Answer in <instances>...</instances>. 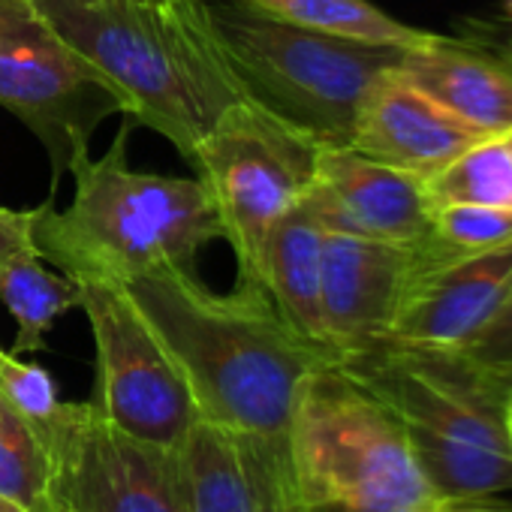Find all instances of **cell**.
Returning <instances> with one entry per match:
<instances>
[{
	"label": "cell",
	"instance_id": "1",
	"mask_svg": "<svg viewBox=\"0 0 512 512\" xmlns=\"http://www.w3.org/2000/svg\"><path fill=\"white\" fill-rule=\"evenodd\" d=\"M121 287L181 368L199 419L232 434H287L305 377L335 362L281 320L266 287L217 296L178 269Z\"/></svg>",
	"mask_w": 512,
	"mask_h": 512
},
{
	"label": "cell",
	"instance_id": "2",
	"mask_svg": "<svg viewBox=\"0 0 512 512\" xmlns=\"http://www.w3.org/2000/svg\"><path fill=\"white\" fill-rule=\"evenodd\" d=\"M52 28L124 100V115L166 136L184 160L247 97L211 0H34Z\"/></svg>",
	"mask_w": 512,
	"mask_h": 512
},
{
	"label": "cell",
	"instance_id": "3",
	"mask_svg": "<svg viewBox=\"0 0 512 512\" xmlns=\"http://www.w3.org/2000/svg\"><path fill=\"white\" fill-rule=\"evenodd\" d=\"M130 130L133 124H124L100 160L85 157L70 169L76 196L67 211H55L52 196L37 208V250L76 284H127L166 269L193 272L196 253L223 238L199 178L130 169Z\"/></svg>",
	"mask_w": 512,
	"mask_h": 512
},
{
	"label": "cell",
	"instance_id": "4",
	"mask_svg": "<svg viewBox=\"0 0 512 512\" xmlns=\"http://www.w3.org/2000/svg\"><path fill=\"white\" fill-rule=\"evenodd\" d=\"M338 365L395 413L422 470L446 500L512 491L506 386L458 350L380 341Z\"/></svg>",
	"mask_w": 512,
	"mask_h": 512
},
{
	"label": "cell",
	"instance_id": "5",
	"mask_svg": "<svg viewBox=\"0 0 512 512\" xmlns=\"http://www.w3.org/2000/svg\"><path fill=\"white\" fill-rule=\"evenodd\" d=\"M287 446L314 512H434L446 503L395 413L338 362L305 377Z\"/></svg>",
	"mask_w": 512,
	"mask_h": 512
},
{
	"label": "cell",
	"instance_id": "6",
	"mask_svg": "<svg viewBox=\"0 0 512 512\" xmlns=\"http://www.w3.org/2000/svg\"><path fill=\"white\" fill-rule=\"evenodd\" d=\"M211 10L247 97L320 145H350L365 97L407 52L296 28L235 0H211Z\"/></svg>",
	"mask_w": 512,
	"mask_h": 512
},
{
	"label": "cell",
	"instance_id": "7",
	"mask_svg": "<svg viewBox=\"0 0 512 512\" xmlns=\"http://www.w3.org/2000/svg\"><path fill=\"white\" fill-rule=\"evenodd\" d=\"M320 142L250 97L232 103L196 142L199 166L223 238L232 244L238 281L263 287V247L275 223L314 184Z\"/></svg>",
	"mask_w": 512,
	"mask_h": 512
},
{
	"label": "cell",
	"instance_id": "8",
	"mask_svg": "<svg viewBox=\"0 0 512 512\" xmlns=\"http://www.w3.org/2000/svg\"><path fill=\"white\" fill-rule=\"evenodd\" d=\"M0 106L10 109L52 160V193L64 172L91 157L94 130L124 115L109 79L79 55L34 0H0Z\"/></svg>",
	"mask_w": 512,
	"mask_h": 512
},
{
	"label": "cell",
	"instance_id": "9",
	"mask_svg": "<svg viewBox=\"0 0 512 512\" xmlns=\"http://www.w3.org/2000/svg\"><path fill=\"white\" fill-rule=\"evenodd\" d=\"M79 290L97 347L91 404L133 437L178 446L199 419L181 368L121 284L82 281Z\"/></svg>",
	"mask_w": 512,
	"mask_h": 512
},
{
	"label": "cell",
	"instance_id": "10",
	"mask_svg": "<svg viewBox=\"0 0 512 512\" xmlns=\"http://www.w3.org/2000/svg\"><path fill=\"white\" fill-rule=\"evenodd\" d=\"M40 437L49 494L70 512H187L178 446L133 437L94 404H64Z\"/></svg>",
	"mask_w": 512,
	"mask_h": 512
},
{
	"label": "cell",
	"instance_id": "11",
	"mask_svg": "<svg viewBox=\"0 0 512 512\" xmlns=\"http://www.w3.org/2000/svg\"><path fill=\"white\" fill-rule=\"evenodd\" d=\"M512 284V244L446 256L428 238L416 244V263L401 293L386 341L464 350L491 320Z\"/></svg>",
	"mask_w": 512,
	"mask_h": 512
},
{
	"label": "cell",
	"instance_id": "12",
	"mask_svg": "<svg viewBox=\"0 0 512 512\" xmlns=\"http://www.w3.org/2000/svg\"><path fill=\"white\" fill-rule=\"evenodd\" d=\"M302 202L326 232L410 247L431 235L425 184L350 145H320L314 184Z\"/></svg>",
	"mask_w": 512,
	"mask_h": 512
},
{
	"label": "cell",
	"instance_id": "13",
	"mask_svg": "<svg viewBox=\"0 0 512 512\" xmlns=\"http://www.w3.org/2000/svg\"><path fill=\"white\" fill-rule=\"evenodd\" d=\"M413 263L416 244L326 232L323 320L338 362L386 341Z\"/></svg>",
	"mask_w": 512,
	"mask_h": 512
},
{
	"label": "cell",
	"instance_id": "14",
	"mask_svg": "<svg viewBox=\"0 0 512 512\" xmlns=\"http://www.w3.org/2000/svg\"><path fill=\"white\" fill-rule=\"evenodd\" d=\"M479 139H485L479 130L446 112L395 67L365 97L350 148L425 181Z\"/></svg>",
	"mask_w": 512,
	"mask_h": 512
},
{
	"label": "cell",
	"instance_id": "15",
	"mask_svg": "<svg viewBox=\"0 0 512 512\" xmlns=\"http://www.w3.org/2000/svg\"><path fill=\"white\" fill-rule=\"evenodd\" d=\"M398 73L482 136L512 133V64L491 43L431 34L404 52Z\"/></svg>",
	"mask_w": 512,
	"mask_h": 512
},
{
	"label": "cell",
	"instance_id": "16",
	"mask_svg": "<svg viewBox=\"0 0 512 512\" xmlns=\"http://www.w3.org/2000/svg\"><path fill=\"white\" fill-rule=\"evenodd\" d=\"M323 238L326 229L305 202L287 211L263 247V287L281 320L338 362L323 320Z\"/></svg>",
	"mask_w": 512,
	"mask_h": 512
},
{
	"label": "cell",
	"instance_id": "17",
	"mask_svg": "<svg viewBox=\"0 0 512 512\" xmlns=\"http://www.w3.org/2000/svg\"><path fill=\"white\" fill-rule=\"evenodd\" d=\"M187 512H256L241 437L196 419L178 443Z\"/></svg>",
	"mask_w": 512,
	"mask_h": 512
},
{
	"label": "cell",
	"instance_id": "18",
	"mask_svg": "<svg viewBox=\"0 0 512 512\" xmlns=\"http://www.w3.org/2000/svg\"><path fill=\"white\" fill-rule=\"evenodd\" d=\"M0 299L19 326L13 353L25 356L46 350V332L82 305V290L64 272L46 269L37 244H28L0 266Z\"/></svg>",
	"mask_w": 512,
	"mask_h": 512
},
{
	"label": "cell",
	"instance_id": "19",
	"mask_svg": "<svg viewBox=\"0 0 512 512\" xmlns=\"http://www.w3.org/2000/svg\"><path fill=\"white\" fill-rule=\"evenodd\" d=\"M235 4H244L256 13L296 28L359 40L371 46L416 49L431 40L428 31L392 19L377 4H371V0H235Z\"/></svg>",
	"mask_w": 512,
	"mask_h": 512
},
{
	"label": "cell",
	"instance_id": "20",
	"mask_svg": "<svg viewBox=\"0 0 512 512\" xmlns=\"http://www.w3.org/2000/svg\"><path fill=\"white\" fill-rule=\"evenodd\" d=\"M434 205L512 208V148L506 136H485L422 181Z\"/></svg>",
	"mask_w": 512,
	"mask_h": 512
},
{
	"label": "cell",
	"instance_id": "21",
	"mask_svg": "<svg viewBox=\"0 0 512 512\" xmlns=\"http://www.w3.org/2000/svg\"><path fill=\"white\" fill-rule=\"evenodd\" d=\"M0 494L43 512L49 500V452L40 431L0 395Z\"/></svg>",
	"mask_w": 512,
	"mask_h": 512
},
{
	"label": "cell",
	"instance_id": "22",
	"mask_svg": "<svg viewBox=\"0 0 512 512\" xmlns=\"http://www.w3.org/2000/svg\"><path fill=\"white\" fill-rule=\"evenodd\" d=\"M428 244L446 256L488 253L512 244V208L434 205Z\"/></svg>",
	"mask_w": 512,
	"mask_h": 512
},
{
	"label": "cell",
	"instance_id": "23",
	"mask_svg": "<svg viewBox=\"0 0 512 512\" xmlns=\"http://www.w3.org/2000/svg\"><path fill=\"white\" fill-rule=\"evenodd\" d=\"M241 437V434H238ZM244 464L256 491V512H314L299 494L287 434L241 437Z\"/></svg>",
	"mask_w": 512,
	"mask_h": 512
},
{
	"label": "cell",
	"instance_id": "24",
	"mask_svg": "<svg viewBox=\"0 0 512 512\" xmlns=\"http://www.w3.org/2000/svg\"><path fill=\"white\" fill-rule=\"evenodd\" d=\"M0 395H4L37 431H43L64 407L58 398L55 380L31 362H22L16 353L0 350Z\"/></svg>",
	"mask_w": 512,
	"mask_h": 512
},
{
	"label": "cell",
	"instance_id": "25",
	"mask_svg": "<svg viewBox=\"0 0 512 512\" xmlns=\"http://www.w3.org/2000/svg\"><path fill=\"white\" fill-rule=\"evenodd\" d=\"M458 353L494 383L506 389L512 386V284L485 329Z\"/></svg>",
	"mask_w": 512,
	"mask_h": 512
},
{
	"label": "cell",
	"instance_id": "26",
	"mask_svg": "<svg viewBox=\"0 0 512 512\" xmlns=\"http://www.w3.org/2000/svg\"><path fill=\"white\" fill-rule=\"evenodd\" d=\"M34 220H37V208L34 211L0 208V266L22 247L34 244Z\"/></svg>",
	"mask_w": 512,
	"mask_h": 512
},
{
	"label": "cell",
	"instance_id": "27",
	"mask_svg": "<svg viewBox=\"0 0 512 512\" xmlns=\"http://www.w3.org/2000/svg\"><path fill=\"white\" fill-rule=\"evenodd\" d=\"M440 512H512V503L503 497H476V500H446Z\"/></svg>",
	"mask_w": 512,
	"mask_h": 512
},
{
	"label": "cell",
	"instance_id": "28",
	"mask_svg": "<svg viewBox=\"0 0 512 512\" xmlns=\"http://www.w3.org/2000/svg\"><path fill=\"white\" fill-rule=\"evenodd\" d=\"M485 43H491L509 64H512V34H494V31H485Z\"/></svg>",
	"mask_w": 512,
	"mask_h": 512
},
{
	"label": "cell",
	"instance_id": "29",
	"mask_svg": "<svg viewBox=\"0 0 512 512\" xmlns=\"http://www.w3.org/2000/svg\"><path fill=\"white\" fill-rule=\"evenodd\" d=\"M503 422H506V437H509V449H512V386L506 389V401H503Z\"/></svg>",
	"mask_w": 512,
	"mask_h": 512
},
{
	"label": "cell",
	"instance_id": "30",
	"mask_svg": "<svg viewBox=\"0 0 512 512\" xmlns=\"http://www.w3.org/2000/svg\"><path fill=\"white\" fill-rule=\"evenodd\" d=\"M0 512H31L28 506H22L19 500L7 497V494H0Z\"/></svg>",
	"mask_w": 512,
	"mask_h": 512
},
{
	"label": "cell",
	"instance_id": "31",
	"mask_svg": "<svg viewBox=\"0 0 512 512\" xmlns=\"http://www.w3.org/2000/svg\"><path fill=\"white\" fill-rule=\"evenodd\" d=\"M43 512H70L61 500H55L52 494H49V500H46V506H43Z\"/></svg>",
	"mask_w": 512,
	"mask_h": 512
},
{
	"label": "cell",
	"instance_id": "32",
	"mask_svg": "<svg viewBox=\"0 0 512 512\" xmlns=\"http://www.w3.org/2000/svg\"><path fill=\"white\" fill-rule=\"evenodd\" d=\"M506 142H509V148H512V133H509V136H506Z\"/></svg>",
	"mask_w": 512,
	"mask_h": 512
},
{
	"label": "cell",
	"instance_id": "33",
	"mask_svg": "<svg viewBox=\"0 0 512 512\" xmlns=\"http://www.w3.org/2000/svg\"><path fill=\"white\" fill-rule=\"evenodd\" d=\"M434 512H440V509H434Z\"/></svg>",
	"mask_w": 512,
	"mask_h": 512
}]
</instances>
